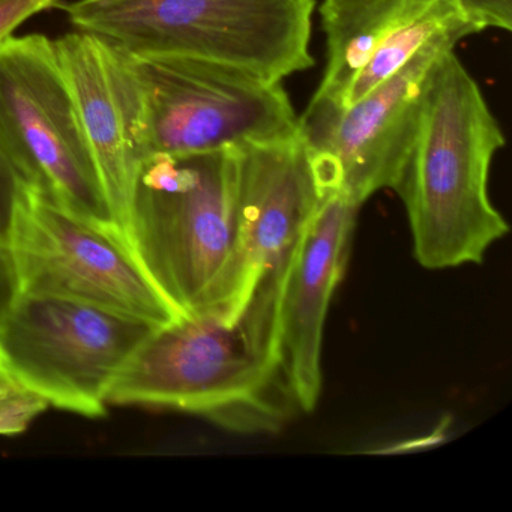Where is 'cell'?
Instances as JSON below:
<instances>
[{
	"label": "cell",
	"instance_id": "cell-1",
	"mask_svg": "<svg viewBox=\"0 0 512 512\" xmlns=\"http://www.w3.org/2000/svg\"><path fill=\"white\" fill-rule=\"evenodd\" d=\"M286 268L266 272L233 319L208 308L152 328L116 374L109 406L188 413L233 433L283 430L301 413L278 337Z\"/></svg>",
	"mask_w": 512,
	"mask_h": 512
},
{
	"label": "cell",
	"instance_id": "cell-12",
	"mask_svg": "<svg viewBox=\"0 0 512 512\" xmlns=\"http://www.w3.org/2000/svg\"><path fill=\"white\" fill-rule=\"evenodd\" d=\"M53 43L113 220L124 238L140 169L152 155L148 106L136 59L112 41L79 29Z\"/></svg>",
	"mask_w": 512,
	"mask_h": 512
},
{
	"label": "cell",
	"instance_id": "cell-17",
	"mask_svg": "<svg viewBox=\"0 0 512 512\" xmlns=\"http://www.w3.org/2000/svg\"><path fill=\"white\" fill-rule=\"evenodd\" d=\"M59 0H0V44L41 11L56 7Z\"/></svg>",
	"mask_w": 512,
	"mask_h": 512
},
{
	"label": "cell",
	"instance_id": "cell-4",
	"mask_svg": "<svg viewBox=\"0 0 512 512\" xmlns=\"http://www.w3.org/2000/svg\"><path fill=\"white\" fill-rule=\"evenodd\" d=\"M235 236V149L145 161L124 238L179 316L209 307Z\"/></svg>",
	"mask_w": 512,
	"mask_h": 512
},
{
	"label": "cell",
	"instance_id": "cell-5",
	"mask_svg": "<svg viewBox=\"0 0 512 512\" xmlns=\"http://www.w3.org/2000/svg\"><path fill=\"white\" fill-rule=\"evenodd\" d=\"M0 149L28 190L119 233L55 43L44 35L0 44Z\"/></svg>",
	"mask_w": 512,
	"mask_h": 512
},
{
	"label": "cell",
	"instance_id": "cell-2",
	"mask_svg": "<svg viewBox=\"0 0 512 512\" xmlns=\"http://www.w3.org/2000/svg\"><path fill=\"white\" fill-rule=\"evenodd\" d=\"M505 146L499 121L454 49L440 56L395 193L406 209L413 256L425 269L479 265L509 232L488 193Z\"/></svg>",
	"mask_w": 512,
	"mask_h": 512
},
{
	"label": "cell",
	"instance_id": "cell-16",
	"mask_svg": "<svg viewBox=\"0 0 512 512\" xmlns=\"http://www.w3.org/2000/svg\"><path fill=\"white\" fill-rule=\"evenodd\" d=\"M460 4L479 32L512 31V0H460Z\"/></svg>",
	"mask_w": 512,
	"mask_h": 512
},
{
	"label": "cell",
	"instance_id": "cell-18",
	"mask_svg": "<svg viewBox=\"0 0 512 512\" xmlns=\"http://www.w3.org/2000/svg\"><path fill=\"white\" fill-rule=\"evenodd\" d=\"M0 370H2V368H0Z\"/></svg>",
	"mask_w": 512,
	"mask_h": 512
},
{
	"label": "cell",
	"instance_id": "cell-9",
	"mask_svg": "<svg viewBox=\"0 0 512 512\" xmlns=\"http://www.w3.org/2000/svg\"><path fill=\"white\" fill-rule=\"evenodd\" d=\"M461 40L458 34L436 38L344 109L307 106L299 115V131L320 194L341 193L361 206L377 191L395 190L415 139L431 70Z\"/></svg>",
	"mask_w": 512,
	"mask_h": 512
},
{
	"label": "cell",
	"instance_id": "cell-15",
	"mask_svg": "<svg viewBox=\"0 0 512 512\" xmlns=\"http://www.w3.org/2000/svg\"><path fill=\"white\" fill-rule=\"evenodd\" d=\"M49 403L0 370V436L25 433Z\"/></svg>",
	"mask_w": 512,
	"mask_h": 512
},
{
	"label": "cell",
	"instance_id": "cell-3",
	"mask_svg": "<svg viewBox=\"0 0 512 512\" xmlns=\"http://www.w3.org/2000/svg\"><path fill=\"white\" fill-rule=\"evenodd\" d=\"M74 28L134 56L229 65L272 82L310 70L316 0H71Z\"/></svg>",
	"mask_w": 512,
	"mask_h": 512
},
{
	"label": "cell",
	"instance_id": "cell-11",
	"mask_svg": "<svg viewBox=\"0 0 512 512\" xmlns=\"http://www.w3.org/2000/svg\"><path fill=\"white\" fill-rule=\"evenodd\" d=\"M326 67L308 106L344 109L442 35L479 34L460 0H323Z\"/></svg>",
	"mask_w": 512,
	"mask_h": 512
},
{
	"label": "cell",
	"instance_id": "cell-6",
	"mask_svg": "<svg viewBox=\"0 0 512 512\" xmlns=\"http://www.w3.org/2000/svg\"><path fill=\"white\" fill-rule=\"evenodd\" d=\"M152 328L83 302L19 293L0 317V368L50 407L101 418L116 374Z\"/></svg>",
	"mask_w": 512,
	"mask_h": 512
},
{
	"label": "cell",
	"instance_id": "cell-8",
	"mask_svg": "<svg viewBox=\"0 0 512 512\" xmlns=\"http://www.w3.org/2000/svg\"><path fill=\"white\" fill-rule=\"evenodd\" d=\"M13 251L19 293L71 299L151 326L179 317L116 230L88 223L26 187Z\"/></svg>",
	"mask_w": 512,
	"mask_h": 512
},
{
	"label": "cell",
	"instance_id": "cell-13",
	"mask_svg": "<svg viewBox=\"0 0 512 512\" xmlns=\"http://www.w3.org/2000/svg\"><path fill=\"white\" fill-rule=\"evenodd\" d=\"M359 206L323 193L284 272L278 307L281 361L302 413L322 394V349L332 296L346 266Z\"/></svg>",
	"mask_w": 512,
	"mask_h": 512
},
{
	"label": "cell",
	"instance_id": "cell-7",
	"mask_svg": "<svg viewBox=\"0 0 512 512\" xmlns=\"http://www.w3.org/2000/svg\"><path fill=\"white\" fill-rule=\"evenodd\" d=\"M134 59L145 88L152 155L209 154L299 134V115L281 82L202 59Z\"/></svg>",
	"mask_w": 512,
	"mask_h": 512
},
{
	"label": "cell",
	"instance_id": "cell-10",
	"mask_svg": "<svg viewBox=\"0 0 512 512\" xmlns=\"http://www.w3.org/2000/svg\"><path fill=\"white\" fill-rule=\"evenodd\" d=\"M235 161V244L208 307L230 319L266 272L287 266L322 199L301 131L235 149Z\"/></svg>",
	"mask_w": 512,
	"mask_h": 512
},
{
	"label": "cell",
	"instance_id": "cell-14",
	"mask_svg": "<svg viewBox=\"0 0 512 512\" xmlns=\"http://www.w3.org/2000/svg\"><path fill=\"white\" fill-rule=\"evenodd\" d=\"M25 184L0 149V317L19 295L14 266V227Z\"/></svg>",
	"mask_w": 512,
	"mask_h": 512
}]
</instances>
